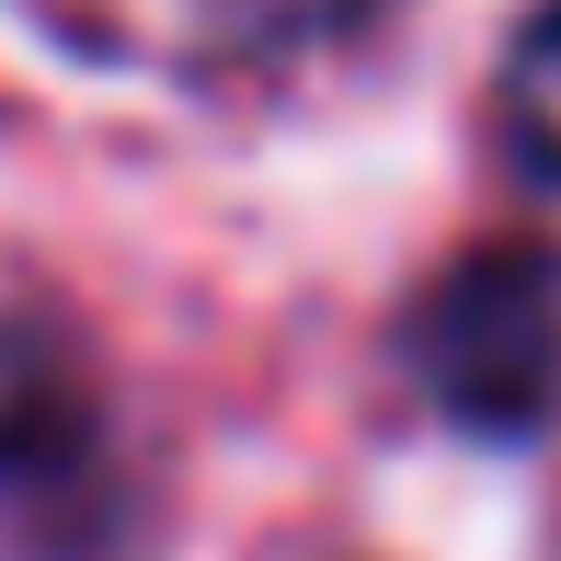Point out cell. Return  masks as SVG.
Segmentation results:
<instances>
[{
    "mask_svg": "<svg viewBox=\"0 0 561 561\" xmlns=\"http://www.w3.org/2000/svg\"><path fill=\"white\" fill-rule=\"evenodd\" d=\"M69 46L115 69H172V81H229V69H275L298 46L367 23L378 0H35Z\"/></svg>",
    "mask_w": 561,
    "mask_h": 561,
    "instance_id": "cell-2",
    "label": "cell"
},
{
    "mask_svg": "<svg viewBox=\"0 0 561 561\" xmlns=\"http://www.w3.org/2000/svg\"><path fill=\"white\" fill-rule=\"evenodd\" d=\"M413 378L436 390V413L516 436L561 401V264L527 241H493L470 264H447L413 298Z\"/></svg>",
    "mask_w": 561,
    "mask_h": 561,
    "instance_id": "cell-1",
    "label": "cell"
},
{
    "mask_svg": "<svg viewBox=\"0 0 561 561\" xmlns=\"http://www.w3.org/2000/svg\"><path fill=\"white\" fill-rule=\"evenodd\" d=\"M504 138H516V161L561 195V0L516 35V58H504Z\"/></svg>",
    "mask_w": 561,
    "mask_h": 561,
    "instance_id": "cell-3",
    "label": "cell"
}]
</instances>
